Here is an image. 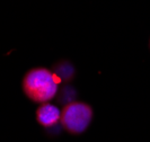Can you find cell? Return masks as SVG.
<instances>
[{
	"label": "cell",
	"mask_w": 150,
	"mask_h": 142,
	"mask_svg": "<svg viewBox=\"0 0 150 142\" xmlns=\"http://www.w3.org/2000/svg\"><path fill=\"white\" fill-rule=\"evenodd\" d=\"M58 78L47 69L38 68L27 72L23 87L24 91L33 102L46 103L58 93Z\"/></svg>",
	"instance_id": "6da1fadb"
},
{
	"label": "cell",
	"mask_w": 150,
	"mask_h": 142,
	"mask_svg": "<svg viewBox=\"0 0 150 142\" xmlns=\"http://www.w3.org/2000/svg\"><path fill=\"white\" fill-rule=\"evenodd\" d=\"M76 98V91L72 87L70 86H64L62 90L60 91V95H59V102L61 104L68 105L70 103H74Z\"/></svg>",
	"instance_id": "5b68a950"
},
{
	"label": "cell",
	"mask_w": 150,
	"mask_h": 142,
	"mask_svg": "<svg viewBox=\"0 0 150 142\" xmlns=\"http://www.w3.org/2000/svg\"><path fill=\"white\" fill-rule=\"evenodd\" d=\"M36 119H38V123L42 124L43 126H53L59 122V120H61V112L54 105L44 104L38 110Z\"/></svg>",
	"instance_id": "3957f363"
},
{
	"label": "cell",
	"mask_w": 150,
	"mask_h": 142,
	"mask_svg": "<svg viewBox=\"0 0 150 142\" xmlns=\"http://www.w3.org/2000/svg\"><path fill=\"white\" fill-rule=\"evenodd\" d=\"M74 73H75V69L72 67V64H70L68 62L59 63L54 69V75L64 81L70 80L74 77Z\"/></svg>",
	"instance_id": "277c9868"
},
{
	"label": "cell",
	"mask_w": 150,
	"mask_h": 142,
	"mask_svg": "<svg viewBox=\"0 0 150 142\" xmlns=\"http://www.w3.org/2000/svg\"><path fill=\"white\" fill-rule=\"evenodd\" d=\"M93 117V111L85 103L74 102L64 106L61 113V123L71 133L83 132Z\"/></svg>",
	"instance_id": "7a4b0ae2"
}]
</instances>
